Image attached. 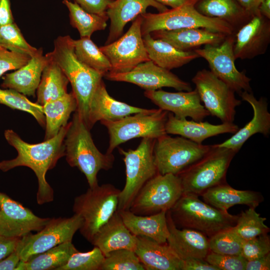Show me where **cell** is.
Masks as SVG:
<instances>
[{
    "label": "cell",
    "instance_id": "f35d334b",
    "mask_svg": "<svg viewBox=\"0 0 270 270\" xmlns=\"http://www.w3.org/2000/svg\"><path fill=\"white\" fill-rule=\"evenodd\" d=\"M0 104L9 108L30 114L42 127L45 126V116L42 106L30 101L24 94L13 89L0 88Z\"/></svg>",
    "mask_w": 270,
    "mask_h": 270
},
{
    "label": "cell",
    "instance_id": "7dc6e473",
    "mask_svg": "<svg viewBox=\"0 0 270 270\" xmlns=\"http://www.w3.org/2000/svg\"><path fill=\"white\" fill-rule=\"evenodd\" d=\"M85 10L98 14H106L109 5L114 0H73Z\"/></svg>",
    "mask_w": 270,
    "mask_h": 270
},
{
    "label": "cell",
    "instance_id": "52a82bcc",
    "mask_svg": "<svg viewBox=\"0 0 270 270\" xmlns=\"http://www.w3.org/2000/svg\"><path fill=\"white\" fill-rule=\"evenodd\" d=\"M236 153L217 144L212 145L203 157L178 174L183 193L198 196L210 188L224 184L230 163Z\"/></svg>",
    "mask_w": 270,
    "mask_h": 270
},
{
    "label": "cell",
    "instance_id": "5bb4252c",
    "mask_svg": "<svg viewBox=\"0 0 270 270\" xmlns=\"http://www.w3.org/2000/svg\"><path fill=\"white\" fill-rule=\"evenodd\" d=\"M234 34L228 36L219 45L207 44L194 50L207 61L214 75L240 95L244 91L252 92V89L251 78L246 76L245 70L240 72L235 66Z\"/></svg>",
    "mask_w": 270,
    "mask_h": 270
},
{
    "label": "cell",
    "instance_id": "816d5d0a",
    "mask_svg": "<svg viewBox=\"0 0 270 270\" xmlns=\"http://www.w3.org/2000/svg\"><path fill=\"white\" fill-rule=\"evenodd\" d=\"M14 22L10 0H0V26Z\"/></svg>",
    "mask_w": 270,
    "mask_h": 270
},
{
    "label": "cell",
    "instance_id": "60d3db41",
    "mask_svg": "<svg viewBox=\"0 0 270 270\" xmlns=\"http://www.w3.org/2000/svg\"><path fill=\"white\" fill-rule=\"evenodd\" d=\"M244 240L232 227L222 230L208 238L210 252L227 255H241Z\"/></svg>",
    "mask_w": 270,
    "mask_h": 270
},
{
    "label": "cell",
    "instance_id": "ffe728a7",
    "mask_svg": "<svg viewBox=\"0 0 270 270\" xmlns=\"http://www.w3.org/2000/svg\"><path fill=\"white\" fill-rule=\"evenodd\" d=\"M240 96L243 100L250 104L254 112L252 118L243 128L234 134L230 138L218 146L231 149L238 152L245 142L252 136L257 133L268 136L270 133V113L268 110V103L266 98L261 97L257 100L252 92H242Z\"/></svg>",
    "mask_w": 270,
    "mask_h": 270
},
{
    "label": "cell",
    "instance_id": "1f68e13d",
    "mask_svg": "<svg viewBox=\"0 0 270 270\" xmlns=\"http://www.w3.org/2000/svg\"><path fill=\"white\" fill-rule=\"evenodd\" d=\"M194 6L204 16L226 21L232 26L236 32L252 16L236 0H198Z\"/></svg>",
    "mask_w": 270,
    "mask_h": 270
},
{
    "label": "cell",
    "instance_id": "d590c367",
    "mask_svg": "<svg viewBox=\"0 0 270 270\" xmlns=\"http://www.w3.org/2000/svg\"><path fill=\"white\" fill-rule=\"evenodd\" d=\"M62 3L68 10L70 24L78 30L80 38H90L94 32L106 28L108 20L106 14L89 12L70 0H63Z\"/></svg>",
    "mask_w": 270,
    "mask_h": 270
},
{
    "label": "cell",
    "instance_id": "f5cc1de1",
    "mask_svg": "<svg viewBox=\"0 0 270 270\" xmlns=\"http://www.w3.org/2000/svg\"><path fill=\"white\" fill-rule=\"evenodd\" d=\"M20 261V256L15 250L0 260V270H15Z\"/></svg>",
    "mask_w": 270,
    "mask_h": 270
},
{
    "label": "cell",
    "instance_id": "e575fe53",
    "mask_svg": "<svg viewBox=\"0 0 270 270\" xmlns=\"http://www.w3.org/2000/svg\"><path fill=\"white\" fill-rule=\"evenodd\" d=\"M76 251L72 241L66 242L34 255L25 262L20 261L15 270H57Z\"/></svg>",
    "mask_w": 270,
    "mask_h": 270
},
{
    "label": "cell",
    "instance_id": "8992f818",
    "mask_svg": "<svg viewBox=\"0 0 270 270\" xmlns=\"http://www.w3.org/2000/svg\"><path fill=\"white\" fill-rule=\"evenodd\" d=\"M195 4V2H191L162 12H146L140 14L142 36L159 30L184 28H204L228 36L235 34L234 29L226 21L202 14L196 8Z\"/></svg>",
    "mask_w": 270,
    "mask_h": 270
},
{
    "label": "cell",
    "instance_id": "7a4b0ae2",
    "mask_svg": "<svg viewBox=\"0 0 270 270\" xmlns=\"http://www.w3.org/2000/svg\"><path fill=\"white\" fill-rule=\"evenodd\" d=\"M46 56L60 66L68 78L76 98V111L87 126L90 102L104 75L78 58L74 40L70 36L58 37L54 50Z\"/></svg>",
    "mask_w": 270,
    "mask_h": 270
},
{
    "label": "cell",
    "instance_id": "d6a6232c",
    "mask_svg": "<svg viewBox=\"0 0 270 270\" xmlns=\"http://www.w3.org/2000/svg\"><path fill=\"white\" fill-rule=\"evenodd\" d=\"M46 57L48 60L42 71L36 91V102L42 106L66 95L68 93L67 86L69 82L60 66Z\"/></svg>",
    "mask_w": 270,
    "mask_h": 270
},
{
    "label": "cell",
    "instance_id": "9c48e42d",
    "mask_svg": "<svg viewBox=\"0 0 270 270\" xmlns=\"http://www.w3.org/2000/svg\"><path fill=\"white\" fill-rule=\"evenodd\" d=\"M156 139L142 138L136 150L118 148L126 166V184L118 196V210H128L142 186L158 174L154 148Z\"/></svg>",
    "mask_w": 270,
    "mask_h": 270
},
{
    "label": "cell",
    "instance_id": "d4e9b609",
    "mask_svg": "<svg viewBox=\"0 0 270 270\" xmlns=\"http://www.w3.org/2000/svg\"><path fill=\"white\" fill-rule=\"evenodd\" d=\"M134 252L146 270H182V260L167 242L138 236Z\"/></svg>",
    "mask_w": 270,
    "mask_h": 270
},
{
    "label": "cell",
    "instance_id": "836d02e7",
    "mask_svg": "<svg viewBox=\"0 0 270 270\" xmlns=\"http://www.w3.org/2000/svg\"><path fill=\"white\" fill-rule=\"evenodd\" d=\"M77 107L72 92L42 106L46 120L44 140L55 136L60 128L68 124L70 115L76 110Z\"/></svg>",
    "mask_w": 270,
    "mask_h": 270
},
{
    "label": "cell",
    "instance_id": "83f0119b",
    "mask_svg": "<svg viewBox=\"0 0 270 270\" xmlns=\"http://www.w3.org/2000/svg\"><path fill=\"white\" fill-rule=\"evenodd\" d=\"M136 243L137 236L128 229L118 211L102 226L91 242L104 256L120 249L134 251Z\"/></svg>",
    "mask_w": 270,
    "mask_h": 270
},
{
    "label": "cell",
    "instance_id": "7bdbcfd3",
    "mask_svg": "<svg viewBox=\"0 0 270 270\" xmlns=\"http://www.w3.org/2000/svg\"><path fill=\"white\" fill-rule=\"evenodd\" d=\"M104 256L96 246L86 252L76 251L57 270H100Z\"/></svg>",
    "mask_w": 270,
    "mask_h": 270
},
{
    "label": "cell",
    "instance_id": "db71d44e",
    "mask_svg": "<svg viewBox=\"0 0 270 270\" xmlns=\"http://www.w3.org/2000/svg\"><path fill=\"white\" fill-rule=\"evenodd\" d=\"M242 8L250 15L258 12V8L263 0H236Z\"/></svg>",
    "mask_w": 270,
    "mask_h": 270
},
{
    "label": "cell",
    "instance_id": "74e56055",
    "mask_svg": "<svg viewBox=\"0 0 270 270\" xmlns=\"http://www.w3.org/2000/svg\"><path fill=\"white\" fill-rule=\"evenodd\" d=\"M266 220L262 217L254 208H249L238 216L236 223L232 228L243 240H246L268 234L270 228L264 224Z\"/></svg>",
    "mask_w": 270,
    "mask_h": 270
},
{
    "label": "cell",
    "instance_id": "f6af8a7d",
    "mask_svg": "<svg viewBox=\"0 0 270 270\" xmlns=\"http://www.w3.org/2000/svg\"><path fill=\"white\" fill-rule=\"evenodd\" d=\"M204 260L218 270H245L246 260L241 255L222 254L210 252Z\"/></svg>",
    "mask_w": 270,
    "mask_h": 270
},
{
    "label": "cell",
    "instance_id": "4316f807",
    "mask_svg": "<svg viewBox=\"0 0 270 270\" xmlns=\"http://www.w3.org/2000/svg\"><path fill=\"white\" fill-rule=\"evenodd\" d=\"M42 48L24 66L3 77L1 86L11 88L24 96H35L42 71L48 62Z\"/></svg>",
    "mask_w": 270,
    "mask_h": 270
},
{
    "label": "cell",
    "instance_id": "c3c4849f",
    "mask_svg": "<svg viewBox=\"0 0 270 270\" xmlns=\"http://www.w3.org/2000/svg\"><path fill=\"white\" fill-rule=\"evenodd\" d=\"M182 270H218L204 259L192 258L182 260Z\"/></svg>",
    "mask_w": 270,
    "mask_h": 270
},
{
    "label": "cell",
    "instance_id": "7c38bea8",
    "mask_svg": "<svg viewBox=\"0 0 270 270\" xmlns=\"http://www.w3.org/2000/svg\"><path fill=\"white\" fill-rule=\"evenodd\" d=\"M82 223L80 216L76 214L70 218H50L44 228L36 234L30 232L20 238L16 250L20 261L25 262L58 244L72 241Z\"/></svg>",
    "mask_w": 270,
    "mask_h": 270
},
{
    "label": "cell",
    "instance_id": "ba28073f",
    "mask_svg": "<svg viewBox=\"0 0 270 270\" xmlns=\"http://www.w3.org/2000/svg\"><path fill=\"white\" fill-rule=\"evenodd\" d=\"M168 112L160 108L132 114L113 121L100 123L108 130L110 137L107 153L112 154L120 144L136 138H158L166 134Z\"/></svg>",
    "mask_w": 270,
    "mask_h": 270
},
{
    "label": "cell",
    "instance_id": "f1b7e54d",
    "mask_svg": "<svg viewBox=\"0 0 270 270\" xmlns=\"http://www.w3.org/2000/svg\"><path fill=\"white\" fill-rule=\"evenodd\" d=\"M132 234L151 238L160 244H166L169 235L166 211L148 215H138L128 210H117Z\"/></svg>",
    "mask_w": 270,
    "mask_h": 270
},
{
    "label": "cell",
    "instance_id": "603a6c76",
    "mask_svg": "<svg viewBox=\"0 0 270 270\" xmlns=\"http://www.w3.org/2000/svg\"><path fill=\"white\" fill-rule=\"evenodd\" d=\"M169 235L167 244L182 260L195 258L204 259L210 252L208 239L202 232L190 228L178 229L169 211L166 212Z\"/></svg>",
    "mask_w": 270,
    "mask_h": 270
},
{
    "label": "cell",
    "instance_id": "2e32d148",
    "mask_svg": "<svg viewBox=\"0 0 270 270\" xmlns=\"http://www.w3.org/2000/svg\"><path fill=\"white\" fill-rule=\"evenodd\" d=\"M104 76L108 80L134 84L146 90H157L163 87L178 91L192 90L190 84L178 78L170 70L150 60L136 66L132 70L122 73L108 72Z\"/></svg>",
    "mask_w": 270,
    "mask_h": 270
},
{
    "label": "cell",
    "instance_id": "681fc988",
    "mask_svg": "<svg viewBox=\"0 0 270 270\" xmlns=\"http://www.w3.org/2000/svg\"><path fill=\"white\" fill-rule=\"evenodd\" d=\"M270 270V252L260 258L247 260L245 270Z\"/></svg>",
    "mask_w": 270,
    "mask_h": 270
},
{
    "label": "cell",
    "instance_id": "f546056e",
    "mask_svg": "<svg viewBox=\"0 0 270 270\" xmlns=\"http://www.w3.org/2000/svg\"><path fill=\"white\" fill-rule=\"evenodd\" d=\"M142 38L150 60L165 69L170 70L178 68L200 58L194 50H180L165 41L154 38L150 34Z\"/></svg>",
    "mask_w": 270,
    "mask_h": 270
},
{
    "label": "cell",
    "instance_id": "5b68a950",
    "mask_svg": "<svg viewBox=\"0 0 270 270\" xmlns=\"http://www.w3.org/2000/svg\"><path fill=\"white\" fill-rule=\"evenodd\" d=\"M120 192L110 184H98L74 198L73 211L82 220L80 232L90 243L99 230L117 211Z\"/></svg>",
    "mask_w": 270,
    "mask_h": 270
},
{
    "label": "cell",
    "instance_id": "d6986e66",
    "mask_svg": "<svg viewBox=\"0 0 270 270\" xmlns=\"http://www.w3.org/2000/svg\"><path fill=\"white\" fill-rule=\"evenodd\" d=\"M144 95L159 108L172 112L178 119L190 117L194 121L200 122L210 115L202 104L196 88L190 91L176 92L161 90H146Z\"/></svg>",
    "mask_w": 270,
    "mask_h": 270
},
{
    "label": "cell",
    "instance_id": "680465c9",
    "mask_svg": "<svg viewBox=\"0 0 270 270\" xmlns=\"http://www.w3.org/2000/svg\"><path fill=\"white\" fill-rule=\"evenodd\" d=\"M0 48H2V47L0 46Z\"/></svg>",
    "mask_w": 270,
    "mask_h": 270
},
{
    "label": "cell",
    "instance_id": "ee69618b",
    "mask_svg": "<svg viewBox=\"0 0 270 270\" xmlns=\"http://www.w3.org/2000/svg\"><path fill=\"white\" fill-rule=\"evenodd\" d=\"M270 252V238L268 234L244 240L241 256L246 260L262 256Z\"/></svg>",
    "mask_w": 270,
    "mask_h": 270
},
{
    "label": "cell",
    "instance_id": "9f6ffc18",
    "mask_svg": "<svg viewBox=\"0 0 270 270\" xmlns=\"http://www.w3.org/2000/svg\"><path fill=\"white\" fill-rule=\"evenodd\" d=\"M258 10L262 15L270 19V0H263L258 6Z\"/></svg>",
    "mask_w": 270,
    "mask_h": 270
},
{
    "label": "cell",
    "instance_id": "b9f144b4",
    "mask_svg": "<svg viewBox=\"0 0 270 270\" xmlns=\"http://www.w3.org/2000/svg\"><path fill=\"white\" fill-rule=\"evenodd\" d=\"M100 270H145L134 251L120 249L104 256Z\"/></svg>",
    "mask_w": 270,
    "mask_h": 270
},
{
    "label": "cell",
    "instance_id": "4fadbf2b",
    "mask_svg": "<svg viewBox=\"0 0 270 270\" xmlns=\"http://www.w3.org/2000/svg\"><path fill=\"white\" fill-rule=\"evenodd\" d=\"M192 81L210 115L217 117L222 123L233 122L236 108L242 103L236 98L235 92L206 69L198 71Z\"/></svg>",
    "mask_w": 270,
    "mask_h": 270
},
{
    "label": "cell",
    "instance_id": "e0dca14e",
    "mask_svg": "<svg viewBox=\"0 0 270 270\" xmlns=\"http://www.w3.org/2000/svg\"><path fill=\"white\" fill-rule=\"evenodd\" d=\"M50 218H42L20 202L0 192V236L21 238L40 230Z\"/></svg>",
    "mask_w": 270,
    "mask_h": 270
},
{
    "label": "cell",
    "instance_id": "cb8c5ba5",
    "mask_svg": "<svg viewBox=\"0 0 270 270\" xmlns=\"http://www.w3.org/2000/svg\"><path fill=\"white\" fill-rule=\"evenodd\" d=\"M165 128L167 134L180 135L197 144H202L210 137L226 133L234 134L239 128L233 122L216 125L202 121L178 119L172 113L168 112Z\"/></svg>",
    "mask_w": 270,
    "mask_h": 270
},
{
    "label": "cell",
    "instance_id": "ac0fdd59",
    "mask_svg": "<svg viewBox=\"0 0 270 270\" xmlns=\"http://www.w3.org/2000/svg\"><path fill=\"white\" fill-rule=\"evenodd\" d=\"M270 42V21L258 11L234 34L236 59H252L265 54Z\"/></svg>",
    "mask_w": 270,
    "mask_h": 270
},
{
    "label": "cell",
    "instance_id": "8fae6325",
    "mask_svg": "<svg viewBox=\"0 0 270 270\" xmlns=\"http://www.w3.org/2000/svg\"><path fill=\"white\" fill-rule=\"evenodd\" d=\"M182 194V182L178 175L158 173L140 188L129 210L140 216L167 212Z\"/></svg>",
    "mask_w": 270,
    "mask_h": 270
},
{
    "label": "cell",
    "instance_id": "7402d4cb",
    "mask_svg": "<svg viewBox=\"0 0 270 270\" xmlns=\"http://www.w3.org/2000/svg\"><path fill=\"white\" fill-rule=\"evenodd\" d=\"M149 6L156 8L159 12L168 10L155 0H114L112 2L106 10V14L110 20V26L105 44L119 38L126 24L138 16L146 13Z\"/></svg>",
    "mask_w": 270,
    "mask_h": 270
},
{
    "label": "cell",
    "instance_id": "3957f363",
    "mask_svg": "<svg viewBox=\"0 0 270 270\" xmlns=\"http://www.w3.org/2000/svg\"><path fill=\"white\" fill-rule=\"evenodd\" d=\"M90 130L75 111L64 139L65 156L68 164L83 173L90 188L98 185L97 174L101 170L112 168V154H102L95 146Z\"/></svg>",
    "mask_w": 270,
    "mask_h": 270
},
{
    "label": "cell",
    "instance_id": "bcb514c9",
    "mask_svg": "<svg viewBox=\"0 0 270 270\" xmlns=\"http://www.w3.org/2000/svg\"><path fill=\"white\" fill-rule=\"evenodd\" d=\"M32 56L0 48V78L6 72L16 70L25 65Z\"/></svg>",
    "mask_w": 270,
    "mask_h": 270
},
{
    "label": "cell",
    "instance_id": "4dcf8cb0",
    "mask_svg": "<svg viewBox=\"0 0 270 270\" xmlns=\"http://www.w3.org/2000/svg\"><path fill=\"white\" fill-rule=\"evenodd\" d=\"M201 195L206 202L226 212L230 207L238 204L255 208L263 200L260 193L238 190L224 183L208 189Z\"/></svg>",
    "mask_w": 270,
    "mask_h": 270
},
{
    "label": "cell",
    "instance_id": "f907efd6",
    "mask_svg": "<svg viewBox=\"0 0 270 270\" xmlns=\"http://www.w3.org/2000/svg\"><path fill=\"white\" fill-rule=\"evenodd\" d=\"M20 239V238H6L0 236V260L16 250Z\"/></svg>",
    "mask_w": 270,
    "mask_h": 270
},
{
    "label": "cell",
    "instance_id": "8d00e7d4",
    "mask_svg": "<svg viewBox=\"0 0 270 270\" xmlns=\"http://www.w3.org/2000/svg\"><path fill=\"white\" fill-rule=\"evenodd\" d=\"M74 45L75 54L80 62L102 74L104 76L110 71L109 60L90 38L74 40Z\"/></svg>",
    "mask_w": 270,
    "mask_h": 270
},
{
    "label": "cell",
    "instance_id": "6f0895ef",
    "mask_svg": "<svg viewBox=\"0 0 270 270\" xmlns=\"http://www.w3.org/2000/svg\"><path fill=\"white\" fill-rule=\"evenodd\" d=\"M196 2H197L198 0H194Z\"/></svg>",
    "mask_w": 270,
    "mask_h": 270
},
{
    "label": "cell",
    "instance_id": "ab89813d",
    "mask_svg": "<svg viewBox=\"0 0 270 270\" xmlns=\"http://www.w3.org/2000/svg\"><path fill=\"white\" fill-rule=\"evenodd\" d=\"M0 46L32 57L38 52V49L28 43L14 22L0 26Z\"/></svg>",
    "mask_w": 270,
    "mask_h": 270
},
{
    "label": "cell",
    "instance_id": "11a10c76",
    "mask_svg": "<svg viewBox=\"0 0 270 270\" xmlns=\"http://www.w3.org/2000/svg\"><path fill=\"white\" fill-rule=\"evenodd\" d=\"M158 2L164 5L170 6L172 8H178L184 4L191 2H194V0H155Z\"/></svg>",
    "mask_w": 270,
    "mask_h": 270
},
{
    "label": "cell",
    "instance_id": "6da1fadb",
    "mask_svg": "<svg viewBox=\"0 0 270 270\" xmlns=\"http://www.w3.org/2000/svg\"><path fill=\"white\" fill-rule=\"evenodd\" d=\"M69 126L70 123H68L55 136L36 144L24 141L12 130L4 131L6 140L16 148L18 156L14 159L0 162V170L6 172L20 166L31 168L38 178L36 200L38 204L54 200V192L46 180V174L55 166L60 158L65 156L64 139Z\"/></svg>",
    "mask_w": 270,
    "mask_h": 270
},
{
    "label": "cell",
    "instance_id": "30bf717a",
    "mask_svg": "<svg viewBox=\"0 0 270 270\" xmlns=\"http://www.w3.org/2000/svg\"><path fill=\"white\" fill-rule=\"evenodd\" d=\"M212 145L198 144L184 137L168 134L156 140L154 162L158 174L178 175L203 157Z\"/></svg>",
    "mask_w": 270,
    "mask_h": 270
},
{
    "label": "cell",
    "instance_id": "277c9868",
    "mask_svg": "<svg viewBox=\"0 0 270 270\" xmlns=\"http://www.w3.org/2000/svg\"><path fill=\"white\" fill-rule=\"evenodd\" d=\"M168 211L176 226L196 230L209 237L234 226L238 218V216L219 210L192 193H183Z\"/></svg>",
    "mask_w": 270,
    "mask_h": 270
},
{
    "label": "cell",
    "instance_id": "484cf974",
    "mask_svg": "<svg viewBox=\"0 0 270 270\" xmlns=\"http://www.w3.org/2000/svg\"><path fill=\"white\" fill-rule=\"evenodd\" d=\"M154 38L165 41L183 51L192 50L202 45L218 46L228 35L202 28L159 30L150 34Z\"/></svg>",
    "mask_w": 270,
    "mask_h": 270
},
{
    "label": "cell",
    "instance_id": "9a60e30c",
    "mask_svg": "<svg viewBox=\"0 0 270 270\" xmlns=\"http://www.w3.org/2000/svg\"><path fill=\"white\" fill-rule=\"evenodd\" d=\"M142 18L138 16L128 30L113 42L100 48L111 64L109 72H129L140 63L150 60L141 32Z\"/></svg>",
    "mask_w": 270,
    "mask_h": 270
},
{
    "label": "cell",
    "instance_id": "44dd1931",
    "mask_svg": "<svg viewBox=\"0 0 270 270\" xmlns=\"http://www.w3.org/2000/svg\"><path fill=\"white\" fill-rule=\"evenodd\" d=\"M149 109L129 105L116 100L108 94L102 80L95 90L90 102L87 126L90 130L98 121H113Z\"/></svg>",
    "mask_w": 270,
    "mask_h": 270
}]
</instances>
